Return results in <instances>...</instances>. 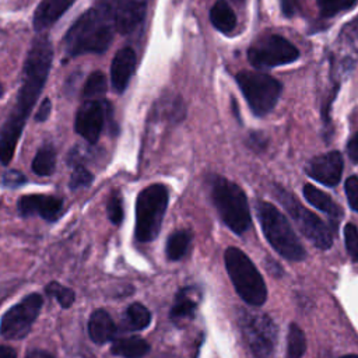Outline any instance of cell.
Segmentation results:
<instances>
[{"label": "cell", "mask_w": 358, "mask_h": 358, "mask_svg": "<svg viewBox=\"0 0 358 358\" xmlns=\"http://www.w3.org/2000/svg\"><path fill=\"white\" fill-rule=\"evenodd\" d=\"M192 242V234L187 229H179L172 232L165 243V255L171 262L180 260Z\"/></svg>", "instance_id": "obj_23"}, {"label": "cell", "mask_w": 358, "mask_h": 358, "mask_svg": "<svg viewBox=\"0 0 358 358\" xmlns=\"http://www.w3.org/2000/svg\"><path fill=\"white\" fill-rule=\"evenodd\" d=\"M306 173L326 186H336L343 173V157L338 151H330L313 157L306 165Z\"/></svg>", "instance_id": "obj_15"}, {"label": "cell", "mask_w": 358, "mask_h": 358, "mask_svg": "<svg viewBox=\"0 0 358 358\" xmlns=\"http://www.w3.org/2000/svg\"><path fill=\"white\" fill-rule=\"evenodd\" d=\"M303 196L309 204H312L317 210L329 214L331 218L340 220L343 217V210L340 208V206H337L327 193L322 192L320 189L315 187L313 185L303 186Z\"/></svg>", "instance_id": "obj_21"}, {"label": "cell", "mask_w": 358, "mask_h": 358, "mask_svg": "<svg viewBox=\"0 0 358 358\" xmlns=\"http://www.w3.org/2000/svg\"><path fill=\"white\" fill-rule=\"evenodd\" d=\"M50 110H52V102H50V99L45 98L41 102V105H39V108H38V110L35 113V120L36 122H45L49 117Z\"/></svg>", "instance_id": "obj_35"}, {"label": "cell", "mask_w": 358, "mask_h": 358, "mask_svg": "<svg viewBox=\"0 0 358 358\" xmlns=\"http://www.w3.org/2000/svg\"><path fill=\"white\" fill-rule=\"evenodd\" d=\"M236 83L256 116H264L275 106L282 85L274 77L257 71H241L236 74Z\"/></svg>", "instance_id": "obj_7"}, {"label": "cell", "mask_w": 358, "mask_h": 358, "mask_svg": "<svg viewBox=\"0 0 358 358\" xmlns=\"http://www.w3.org/2000/svg\"><path fill=\"white\" fill-rule=\"evenodd\" d=\"M94 180V175L84 166V165H76L74 171L70 176V189L78 190L81 187H88Z\"/></svg>", "instance_id": "obj_31"}, {"label": "cell", "mask_w": 358, "mask_h": 358, "mask_svg": "<svg viewBox=\"0 0 358 358\" xmlns=\"http://www.w3.org/2000/svg\"><path fill=\"white\" fill-rule=\"evenodd\" d=\"M76 0H42L34 13V28L43 31L52 27Z\"/></svg>", "instance_id": "obj_17"}, {"label": "cell", "mask_w": 358, "mask_h": 358, "mask_svg": "<svg viewBox=\"0 0 358 358\" xmlns=\"http://www.w3.org/2000/svg\"><path fill=\"white\" fill-rule=\"evenodd\" d=\"M256 211L266 239L280 256L294 262H299L306 256L305 248L291 224L275 206L267 201H259Z\"/></svg>", "instance_id": "obj_3"}, {"label": "cell", "mask_w": 358, "mask_h": 358, "mask_svg": "<svg viewBox=\"0 0 358 358\" xmlns=\"http://www.w3.org/2000/svg\"><path fill=\"white\" fill-rule=\"evenodd\" d=\"M1 95H3V87H1V84H0V98H1Z\"/></svg>", "instance_id": "obj_44"}, {"label": "cell", "mask_w": 358, "mask_h": 358, "mask_svg": "<svg viewBox=\"0 0 358 358\" xmlns=\"http://www.w3.org/2000/svg\"><path fill=\"white\" fill-rule=\"evenodd\" d=\"M56 168V151L52 144H43L32 159V171L39 176H49Z\"/></svg>", "instance_id": "obj_25"}, {"label": "cell", "mask_w": 358, "mask_h": 358, "mask_svg": "<svg viewBox=\"0 0 358 358\" xmlns=\"http://www.w3.org/2000/svg\"><path fill=\"white\" fill-rule=\"evenodd\" d=\"M193 288H182L178 291L175 295L172 308L169 310V317L171 320L179 323L186 319H193L194 312L197 309V301L192 296Z\"/></svg>", "instance_id": "obj_20"}, {"label": "cell", "mask_w": 358, "mask_h": 358, "mask_svg": "<svg viewBox=\"0 0 358 358\" xmlns=\"http://www.w3.org/2000/svg\"><path fill=\"white\" fill-rule=\"evenodd\" d=\"M106 214L112 224L120 225L123 221V200L119 192H113L106 203Z\"/></svg>", "instance_id": "obj_30"}, {"label": "cell", "mask_w": 358, "mask_h": 358, "mask_svg": "<svg viewBox=\"0 0 358 358\" xmlns=\"http://www.w3.org/2000/svg\"><path fill=\"white\" fill-rule=\"evenodd\" d=\"M275 197L291 215L302 235L319 249H329L333 245V236L326 224L310 210L299 204V201L287 190L277 186Z\"/></svg>", "instance_id": "obj_8"}, {"label": "cell", "mask_w": 358, "mask_h": 358, "mask_svg": "<svg viewBox=\"0 0 358 358\" xmlns=\"http://www.w3.org/2000/svg\"><path fill=\"white\" fill-rule=\"evenodd\" d=\"M151 317V312L147 306H144L140 302H133L126 308L124 326L129 330L141 331L150 326Z\"/></svg>", "instance_id": "obj_24"}, {"label": "cell", "mask_w": 358, "mask_h": 358, "mask_svg": "<svg viewBox=\"0 0 358 358\" xmlns=\"http://www.w3.org/2000/svg\"><path fill=\"white\" fill-rule=\"evenodd\" d=\"M211 199L222 222L235 234L242 235L252 224L245 192L234 182L222 176H214L211 182Z\"/></svg>", "instance_id": "obj_5"}, {"label": "cell", "mask_w": 358, "mask_h": 358, "mask_svg": "<svg viewBox=\"0 0 358 358\" xmlns=\"http://www.w3.org/2000/svg\"><path fill=\"white\" fill-rule=\"evenodd\" d=\"M344 190H345L350 207L354 211H358V178L357 176H350L345 180Z\"/></svg>", "instance_id": "obj_33"}, {"label": "cell", "mask_w": 358, "mask_h": 358, "mask_svg": "<svg viewBox=\"0 0 358 358\" xmlns=\"http://www.w3.org/2000/svg\"><path fill=\"white\" fill-rule=\"evenodd\" d=\"M27 182V178L18 171H7L3 175V185L7 187H20Z\"/></svg>", "instance_id": "obj_34"}, {"label": "cell", "mask_w": 358, "mask_h": 358, "mask_svg": "<svg viewBox=\"0 0 358 358\" xmlns=\"http://www.w3.org/2000/svg\"><path fill=\"white\" fill-rule=\"evenodd\" d=\"M281 1V10L287 17L294 15L295 13V0H280Z\"/></svg>", "instance_id": "obj_39"}, {"label": "cell", "mask_w": 358, "mask_h": 358, "mask_svg": "<svg viewBox=\"0 0 358 358\" xmlns=\"http://www.w3.org/2000/svg\"><path fill=\"white\" fill-rule=\"evenodd\" d=\"M347 151H348L351 161L358 162V131L350 138V141L347 144Z\"/></svg>", "instance_id": "obj_36"}, {"label": "cell", "mask_w": 358, "mask_h": 358, "mask_svg": "<svg viewBox=\"0 0 358 358\" xmlns=\"http://www.w3.org/2000/svg\"><path fill=\"white\" fill-rule=\"evenodd\" d=\"M227 273L236 294L249 305L260 306L267 299V287L252 260L238 248L229 246L224 253Z\"/></svg>", "instance_id": "obj_4"}, {"label": "cell", "mask_w": 358, "mask_h": 358, "mask_svg": "<svg viewBox=\"0 0 358 358\" xmlns=\"http://www.w3.org/2000/svg\"><path fill=\"white\" fill-rule=\"evenodd\" d=\"M106 91V77L102 71H92L83 87V96L94 99Z\"/></svg>", "instance_id": "obj_28"}, {"label": "cell", "mask_w": 358, "mask_h": 358, "mask_svg": "<svg viewBox=\"0 0 358 358\" xmlns=\"http://www.w3.org/2000/svg\"><path fill=\"white\" fill-rule=\"evenodd\" d=\"M53 60V48L46 35L36 36L27 53L17 102L0 129V162L7 165L15 151L25 122L34 109L48 80Z\"/></svg>", "instance_id": "obj_1"}, {"label": "cell", "mask_w": 358, "mask_h": 358, "mask_svg": "<svg viewBox=\"0 0 358 358\" xmlns=\"http://www.w3.org/2000/svg\"><path fill=\"white\" fill-rule=\"evenodd\" d=\"M306 350V338L302 329L292 323L288 327L287 334V357L285 358H302Z\"/></svg>", "instance_id": "obj_26"}, {"label": "cell", "mask_w": 358, "mask_h": 358, "mask_svg": "<svg viewBox=\"0 0 358 358\" xmlns=\"http://www.w3.org/2000/svg\"><path fill=\"white\" fill-rule=\"evenodd\" d=\"M25 358H55L49 351H45V350H39V348H35V350H31L27 352Z\"/></svg>", "instance_id": "obj_40"}, {"label": "cell", "mask_w": 358, "mask_h": 358, "mask_svg": "<svg viewBox=\"0 0 358 358\" xmlns=\"http://www.w3.org/2000/svg\"><path fill=\"white\" fill-rule=\"evenodd\" d=\"M96 7L108 14L115 31L131 34L145 17L147 0H95Z\"/></svg>", "instance_id": "obj_12"}, {"label": "cell", "mask_w": 358, "mask_h": 358, "mask_svg": "<svg viewBox=\"0 0 358 358\" xmlns=\"http://www.w3.org/2000/svg\"><path fill=\"white\" fill-rule=\"evenodd\" d=\"M0 358H17V352L13 347L0 344Z\"/></svg>", "instance_id": "obj_41"}, {"label": "cell", "mask_w": 358, "mask_h": 358, "mask_svg": "<svg viewBox=\"0 0 358 358\" xmlns=\"http://www.w3.org/2000/svg\"><path fill=\"white\" fill-rule=\"evenodd\" d=\"M17 208L21 217L39 215L48 222H55L63 214V199L52 194H24Z\"/></svg>", "instance_id": "obj_14"}, {"label": "cell", "mask_w": 358, "mask_h": 358, "mask_svg": "<svg viewBox=\"0 0 358 358\" xmlns=\"http://www.w3.org/2000/svg\"><path fill=\"white\" fill-rule=\"evenodd\" d=\"M299 57L298 49L280 35H268L248 50V59L257 69L275 67L295 62Z\"/></svg>", "instance_id": "obj_11"}, {"label": "cell", "mask_w": 358, "mask_h": 358, "mask_svg": "<svg viewBox=\"0 0 358 358\" xmlns=\"http://www.w3.org/2000/svg\"><path fill=\"white\" fill-rule=\"evenodd\" d=\"M43 298L38 292L24 296L18 303L7 309L0 319V336L7 340L24 338L38 319Z\"/></svg>", "instance_id": "obj_9"}, {"label": "cell", "mask_w": 358, "mask_h": 358, "mask_svg": "<svg viewBox=\"0 0 358 358\" xmlns=\"http://www.w3.org/2000/svg\"><path fill=\"white\" fill-rule=\"evenodd\" d=\"M241 329L255 358H271L277 343V326L270 316L246 313L241 320Z\"/></svg>", "instance_id": "obj_10"}, {"label": "cell", "mask_w": 358, "mask_h": 358, "mask_svg": "<svg viewBox=\"0 0 358 358\" xmlns=\"http://www.w3.org/2000/svg\"><path fill=\"white\" fill-rule=\"evenodd\" d=\"M137 64L136 52L131 48H122L116 52L110 64V81L116 92L122 94L131 80Z\"/></svg>", "instance_id": "obj_16"}, {"label": "cell", "mask_w": 358, "mask_h": 358, "mask_svg": "<svg viewBox=\"0 0 358 358\" xmlns=\"http://www.w3.org/2000/svg\"><path fill=\"white\" fill-rule=\"evenodd\" d=\"M341 358H358V355L357 354H350V355H344Z\"/></svg>", "instance_id": "obj_42"}, {"label": "cell", "mask_w": 358, "mask_h": 358, "mask_svg": "<svg viewBox=\"0 0 358 358\" xmlns=\"http://www.w3.org/2000/svg\"><path fill=\"white\" fill-rule=\"evenodd\" d=\"M345 32L348 35V39H351V42L358 46V18L352 21L348 27H345Z\"/></svg>", "instance_id": "obj_38"}, {"label": "cell", "mask_w": 358, "mask_h": 358, "mask_svg": "<svg viewBox=\"0 0 358 358\" xmlns=\"http://www.w3.org/2000/svg\"><path fill=\"white\" fill-rule=\"evenodd\" d=\"M45 292L48 296L56 299L63 309H69L76 301V292L57 281H50L49 284H46Z\"/></svg>", "instance_id": "obj_27"}, {"label": "cell", "mask_w": 358, "mask_h": 358, "mask_svg": "<svg viewBox=\"0 0 358 358\" xmlns=\"http://www.w3.org/2000/svg\"><path fill=\"white\" fill-rule=\"evenodd\" d=\"M344 242L348 255L358 262V229L354 224H347L344 228Z\"/></svg>", "instance_id": "obj_32"}, {"label": "cell", "mask_w": 358, "mask_h": 358, "mask_svg": "<svg viewBox=\"0 0 358 358\" xmlns=\"http://www.w3.org/2000/svg\"><path fill=\"white\" fill-rule=\"evenodd\" d=\"M150 350L151 345L148 341L138 336L116 338L110 347V352L122 358H143L150 352Z\"/></svg>", "instance_id": "obj_19"}, {"label": "cell", "mask_w": 358, "mask_h": 358, "mask_svg": "<svg viewBox=\"0 0 358 358\" xmlns=\"http://www.w3.org/2000/svg\"><path fill=\"white\" fill-rule=\"evenodd\" d=\"M106 101L88 99L77 110L74 129L90 144H95L102 133L106 116Z\"/></svg>", "instance_id": "obj_13"}, {"label": "cell", "mask_w": 358, "mask_h": 358, "mask_svg": "<svg viewBox=\"0 0 358 358\" xmlns=\"http://www.w3.org/2000/svg\"><path fill=\"white\" fill-rule=\"evenodd\" d=\"M232 1H234V3H236V4H238V6H242V4H243V1H245V0H232Z\"/></svg>", "instance_id": "obj_43"}, {"label": "cell", "mask_w": 358, "mask_h": 358, "mask_svg": "<svg viewBox=\"0 0 358 358\" xmlns=\"http://www.w3.org/2000/svg\"><path fill=\"white\" fill-rule=\"evenodd\" d=\"M88 336L95 344H105L115 338L116 324L105 309H95L88 319Z\"/></svg>", "instance_id": "obj_18"}, {"label": "cell", "mask_w": 358, "mask_h": 358, "mask_svg": "<svg viewBox=\"0 0 358 358\" xmlns=\"http://www.w3.org/2000/svg\"><path fill=\"white\" fill-rule=\"evenodd\" d=\"M266 140L267 138L263 137L260 133H253L249 137V145L255 150H263L266 147V143H267Z\"/></svg>", "instance_id": "obj_37"}, {"label": "cell", "mask_w": 358, "mask_h": 358, "mask_svg": "<svg viewBox=\"0 0 358 358\" xmlns=\"http://www.w3.org/2000/svg\"><path fill=\"white\" fill-rule=\"evenodd\" d=\"M115 27L105 11L96 6L83 13L64 35V50L74 57L105 52L113 39Z\"/></svg>", "instance_id": "obj_2"}, {"label": "cell", "mask_w": 358, "mask_h": 358, "mask_svg": "<svg viewBox=\"0 0 358 358\" xmlns=\"http://www.w3.org/2000/svg\"><path fill=\"white\" fill-rule=\"evenodd\" d=\"M322 17H333L355 6L358 0H316Z\"/></svg>", "instance_id": "obj_29"}, {"label": "cell", "mask_w": 358, "mask_h": 358, "mask_svg": "<svg viewBox=\"0 0 358 358\" xmlns=\"http://www.w3.org/2000/svg\"><path fill=\"white\" fill-rule=\"evenodd\" d=\"M211 24L224 34H229L236 27V15L227 0H217L210 10Z\"/></svg>", "instance_id": "obj_22"}, {"label": "cell", "mask_w": 358, "mask_h": 358, "mask_svg": "<svg viewBox=\"0 0 358 358\" xmlns=\"http://www.w3.org/2000/svg\"><path fill=\"white\" fill-rule=\"evenodd\" d=\"M168 189L162 183L150 185L138 193L134 225V235L138 242H151L158 236L168 207Z\"/></svg>", "instance_id": "obj_6"}]
</instances>
